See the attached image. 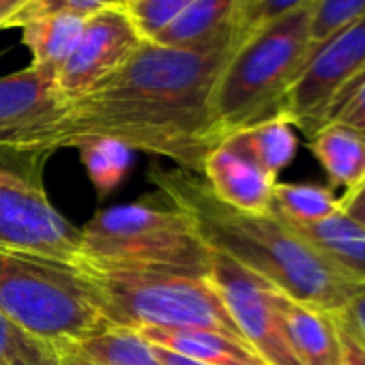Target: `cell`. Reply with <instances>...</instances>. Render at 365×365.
<instances>
[{"label":"cell","mask_w":365,"mask_h":365,"mask_svg":"<svg viewBox=\"0 0 365 365\" xmlns=\"http://www.w3.org/2000/svg\"><path fill=\"white\" fill-rule=\"evenodd\" d=\"M230 54V26L190 50L144 41L114 73L67 101L54 123L5 144L52 155L88 140H114L202 174L209 153L222 142L211 97Z\"/></svg>","instance_id":"cell-1"},{"label":"cell","mask_w":365,"mask_h":365,"mask_svg":"<svg viewBox=\"0 0 365 365\" xmlns=\"http://www.w3.org/2000/svg\"><path fill=\"white\" fill-rule=\"evenodd\" d=\"M150 180L163 198L190 215L211 252L228 256L290 299L324 312H341L363 288L275 213H243L217 200L200 174L180 168L153 170Z\"/></svg>","instance_id":"cell-2"},{"label":"cell","mask_w":365,"mask_h":365,"mask_svg":"<svg viewBox=\"0 0 365 365\" xmlns=\"http://www.w3.org/2000/svg\"><path fill=\"white\" fill-rule=\"evenodd\" d=\"M80 235L82 264L198 277H209L211 271L213 252L198 237L190 215L168 198L103 209L80 228Z\"/></svg>","instance_id":"cell-3"},{"label":"cell","mask_w":365,"mask_h":365,"mask_svg":"<svg viewBox=\"0 0 365 365\" xmlns=\"http://www.w3.org/2000/svg\"><path fill=\"white\" fill-rule=\"evenodd\" d=\"M0 314L58 348L110 327L80 264L0 247Z\"/></svg>","instance_id":"cell-4"},{"label":"cell","mask_w":365,"mask_h":365,"mask_svg":"<svg viewBox=\"0 0 365 365\" xmlns=\"http://www.w3.org/2000/svg\"><path fill=\"white\" fill-rule=\"evenodd\" d=\"M309 50V5L264 26L226 61L211 97L222 140L282 116L284 99Z\"/></svg>","instance_id":"cell-5"},{"label":"cell","mask_w":365,"mask_h":365,"mask_svg":"<svg viewBox=\"0 0 365 365\" xmlns=\"http://www.w3.org/2000/svg\"><path fill=\"white\" fill-rule=\"evenodd\" d=\"M99 292V307L110 327L215 331L245 344L209 277L82 264Z\"/></svg>","instance_id":"cell-6"},{"label":"cell","mask_w":365,"mask_h":365,"mask_svg":"<svg viewBox=\"0 0 365 365\" xmlns=\"http://www.w3.org/2000/svg\"><path fill=\"white\" fill-rule=\"evenodd\" d=\"M50 153L0 144V247L82 267V235L50 202L43 170Z\"/></svg>","instance_id":"cell-7"},{"label":"cell","mask_w":365,"mask_h":365,"mask_svg":"<svg viewBox=\"0 0 365 365\" xmlns=\"http://www.w3.org/2000/svg\"><path fill=\"white\" fill-rule=\"evenodd\" d=\"M365 80V16L312 50L286 93L282 116L312 138Z\"/></svg>","instance_id":"cell-8"},{"label":"cell","mask_w":365,"mask_h":365,"mask_svg":"<svg viewBox=\"0 0 365 365\" xmlns=\"http://www.w3.org/2000/svg\"><path fill=\"white\" fill-rule=\"evenodd\" d=\"M209 279L217 288L250 348L267 365H301L286 341L279 316L275 312L273 284L217 252H213Z\"/></svg>","instance_id":"cell-9"},{"label":"cell","mask_w":365,"mask_h":365,"mask_svg":"<svg viewBox=\"0 0 365 365\" xmlns=\"http://www.w3.org/2000/svg\"><path fill=\"white\" fill-rule=\"evenodd\" d=\"M146 39L125 7L99 11L84 20L80 39L56 73L65 101H73L127 63Z\"/></svg>","instance_id":"cell-10"},{"label":"cell","mask_w":365,"mask_h":365,"mask_svg":"<svg viewBox=\"0 0 365 365\" xmlns=\"http://www.w3.org/2000/svg\"><path fill=\"white\" fill-rule=\"evenodd\" d=\"M67 108L56 76L29 65L0 78V144L54 123Z\"/></svg>","instance_id":"cell-11"},{"label":"cell","mask_w":365,"mask_h":365,"mask_svg":"<svg viewBox=\"0 0 365 365\" xmlns=\"http://www.w3.org/2000/svg\"><path fill=\"white\" fill-rule=\"evenodd\" d=\"M202 178L217 200L243 213H269L277 178L260 170L252 159L224 140L209 153Z\"/></svg>","instance_id":"cell-12"},{"label":"cell","mask_w":365,"mask_h":365,"mask_svg":"<svg viewBox=\"0 0 365 365\" xmlns=\"http://www.w3.org/2000/svg\"><path fill=\"white\" fill-rule=\"evenodd\" d=\"M273 305L286 341L301 365H335L337 337L331 312L294 301L277 288L273 290Z\"/></svg>","instance_id":"cell-13"},{"label":"cell","mask_w":365,"mask_h":365,"mask_svg":"<svg viewBox=\"0 0 365 365\" xmlns=\"http://www.w3.org/2000/svg\"><path fill=\"white\" fill-rule=\"evenodd\" d=\"M138 333L155 348L205 365H267L250 346L215 331L140 329Z\"/></svg>","instance_id":"cell-14"},{"label":"cell","mask_w":365,"mask_h":365,"mask_svg":"<svg viewBox=\"0 0 365 365\" xmlns=\"http://www.w3.org/2000/svg\"><path fill=\"white\" fill-rule=\"evenodd\" d=\"M288 224V222H286ZM337 271L365 286V230L335 213L314 224H288Z\"/></svg>","instance_id":"cell-15"},{"label":"cell","mask_w":365,"mask_h":365,"mask_svg":"<svg viewBox=\"0 0 365 365\" xmlns=\"http://www.w3.org/2000/svg\"><path fill=\"white\" fill-rule=\"evenodd\" d=\"M309 148L322 165L331 190H352L365 178V140L352 129L329 123L309 138Z\"/></svg>","instance_id":"cell-16"},{"label":"cell","mask_w":365,"mask_h":365,"mask_svg":"<svg viewBox=\"0 0 365 365\" xmlns=\"http://www.w3.org/2000/svg\"><path fill=\"white\" fill-rule=\"evenodd\" d=\"M224 142L252 159L273 178H277V174L292 163L299 146L294 127L286 116H275L254 127L235 131L226 135Z\"/></svg>","instance_id":"cell-17"},{"label":"cell","mask_w":365,"mask_h":365,"mask_svg":"<svg viewBox=\"0 0 365 365\" xmlns=\"http://www.w3.org/2000/svg\"><path fill=\"white\" fill-rule=\"evenodd\" d=\"M235 3L237 0H194L148 41L180 50L200 48L230 26Z\"/></svg>","instance_id":"cell-18"},{"label":"cell","mask_w":365,"mask_h":365,"mask_svg":"<svg viewBox=\"0 0 365 365\" xmlns=\"http://www.w3.org/2000/svg\"><path fill=\"white\" fill-rule=\"evenodd\" d=\"M82 26L84 18L76 16H46L22 24V43L31 52V65L56 76L76 48Z\"/></svg>","instance_id":"cell-19"},{"label":"cell","mask_w":365,"mask_h":365,"mask_svg":"<svg viewBox=\"0 0 365 365\" xmlns=\"http://www.w3.org/2000/svg\"><path fill=\"white\" fill-rule=\"evenodd\" d=\"M73 346L97 365H165L155 346L133 329L108 327Z\"/></svg>","instance_id":"cell-20"},{"label":"cell","mask_w":365,"mask_h":365,"mask_svg":"<svg viewBox=\"0 0 365 365\" xmlns=\"http://www.w3.org/2000/svg\"><path fill=\"white\" fill-rule=\"evenodd\" d=\"M269 211L288 224H314L339 213V198L316 182H275Z\"/></svg>","instance_id":"cell-21"},{"label":"cell","mask_w":365,"mask_h":365,"mask_svg":"<svg viewBox=\"0 0 365 365\" xmlns=\"http://www.w3.org/2000/svg\"><path fill=\"white\" fill-rule=\"evenodd\" d=\"M88 178L101 194L114 192L131 168V153L114 140H88L78 146Z\"/></svg>","instance_id":"cell-22"},{"label":"cell","mask_w":365,"mask_h":365,"mask_svg":"<svg viewBox=\"0 0 365 365\" xmlns=\"http://www.w3.org/2000/svg\"><path fill=\"white\" fill-rule=\"evenodd\" d=\"M63 348L43 341L0 314V365H61Z\"/></svg>","instance_id":"cell-23"},{"label":"cell","mask_w":365,"mask_h":365,"mask_svg":"<svg viewBox=\"0 0 365 365\" xmlns=\"http://www.w3.org/2000/svg\"><path fill=\"white\" fill-rule=\"evenodd\" d=\"M312 3L314 0H237L230 18L232 50L239 48L245 39H250L258 31H262L264 26Z\"/></svg>","instance_id":"cell-24"},{"label":"cell","mask_w":365,"mask_h":365,"mask_svg":"<svg viewBox=\"0 0 365 365\" xmlns=\"http://www.w3.org/2000/svg\"><path fill=\"white\" fill-rule=\"evenodd\" d=\"M365 16V0H314L309 5V50ZM307 58V56H305Z\"/></svg>","instance_id":"cell-25"},{"label":"cell","mask_w":365,"mask_h":365,"mask_svg":"<svg viewBox=\"0 0 365 365\" xmlns=\"http://www.w3.org/2000/svg\"><path fill=\"white\" fill-rule=\"evenodd\" d=\"M114 7H125L123 0H29L26 7L14 18L9 29H20L22 24L46 16H76L86 20Z\"/></svg>","instance_id":"cell-26"},{"label":"cell","mask_w":365,"mask_h":365,"mask_svg":"<svg viewBox=\"0 0 365 365\" xmlns=\"http://www.w3.org/2000/svg\"><path fill=\"white\" fill-rule=\"evenodd\" d=\"M192 3L194 0H131L125 9L140 35L148 41Z\"/></svg>","instance_id":"cell-27"},{"label":"cell","mask_w":365,"mask_h":365,"mask_svg":"<svg viewBox=\"0 0 365 365\" xmlns=\"http://www.w3.org/2000/svg\"><path fill=\"white\" fill-rule=\"evenodd\" d=\"M335 337H337V359L335 365H365V337L350 322L346 312H331Z\"/></svg>","instance_id":"cell-28"},{"label":"cell","mask_w":365,"mask_h":365,"mask_svg":"<svg viewBox=\"0 0 365 365\" xmlns=\"http://www.w3.org/2000/svg\"><path fill=\"white\" fill-rule=\"evenodd\" d=\"M331 123H339V125L352 129L356 135H361L365 140V80L339 106V110L335 112Z\"/></svg>","instance_id":"cell-29"},{"label":"cell","mask_w":365,"mask_h":365,"mask_svg":"<svg viewBox=\"0 0 365 365\" xmlns=\"http://www.w3.org/2000/svg\"><path fill=\"white\" fill-rule=\"evenodd\" d=\"M339 213L365 230V178L339 198Z\"/></svg>","instance_id":"cell-30"},{"label":"cell","mask_w":365,"mask_h":365,"mask_svg":"<svg viewBox=\"0 0 365 365\" xmlns=\"http://www.w3.org/2000/svg\"><path fill=\"white\" fill-rule=\"evenodd\" d=\"M344 312L350 318V322L359 329V333L365 337V286L352 297V301L346 305Z\"/></svg>","instance_id":"cell-31"},{"label":"cell","mask_w":365,"mask_h":365,"mask_svg":"<svg viewBox=\"0 0 365 365\" xmlns=\"http://www.w3.org/2000/svg\"><path fill=\"white\" fill-rule=\"evenodd\" d=\"M29 0H0V31L9 29L14 18L26 7Z\"/></svg>","instance_id":"cell-32"},{"label":"cell","mask_w":365,"mask_h":365,"mask_svg":"<svg viewBox=\"0 0 365 365\" xmlns=\"http://www.w3.org/2000/svg\"><path fill=\"white\" fill-rule=\"evenodd\" d=\"M61 365H97L95 361H91L88 356H84L73 344L71 346H65L63 348V359H61Z\"/></svg>","instance_id":"cell-33"},{"label":"cell","mask_w":365,"mask_h":365,"mask_svg":"<svg viewBox=\"0 0 365 365\" xmlns=\"http://www.w3.org/2000/svg\"><path fill=\"white\" fill-rule=\"evenodd\" d=\"M127 3H131V0H123V5H127Z\"/></svg>","instance_id":"cell-34"}]
</instances>
